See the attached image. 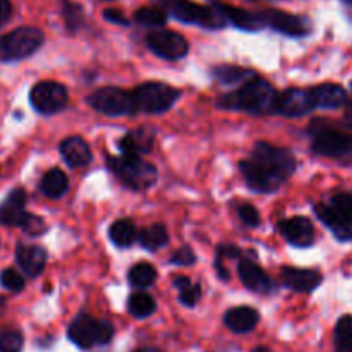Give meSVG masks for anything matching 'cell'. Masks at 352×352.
Segmentation results:
<instances>
[{
  "label": "cell",
  "mask_w": 352,
  "mask_h": 352,
  "mask_svg": "<svg viewBox=\"0 0 352 352\" xmlns=\"http://www.w3.org/2000/svg\"><path fill=\"white\" fill-rule=\"evenodd\" d=\"M67 337L79 349H91L95 346H105L112 340L113 327L107 320L93 318V316L78 315L67 329Z\"/></svg>",
  "instance_id": "9c48e42d"
},
{
  "label": "cell",
  "mask_w": 352,
  "mask_h": 352,
  "mask_svg": "<svg viewBox=\"0 0 352 352\" xmlns=\"http://www.w3.org/2000/svg\"><path fill=\"white\" fill-rule=\"evenodd\" d=\"M14 14L12 0H0V28L6 26Z\"/></svg>",
  "instance_id": "b9f144b4"
},
{
  "label": "cell",
  "mask_w": 352,
  "mask_h": 352,
  "mask_svg": "<svg viewBox=\"0 0 352 352\" xmlns=\"http://www.w3.org/2000/svg\"><path fill=\"white\" fill-rule=\"evenodd\" d=\"M0 285L10 292H21L24 289V277L14 268H6L0 272Z\"/></svg>",
  "instance_id": "d590c367"
},
{
  "label": "cell",
  "mask_w": 352,
  "mask_h": 352,
  "mask_svg": "<svg viewBox=\"0 0 352 352\" xmlns=\"http://www.w3.org/2000/svg\"><path fill=\"white\" fill-rule=\"evenodd\" d=\"M134 23L140 24V26L150 28V30H164V26L168 21V14L162 9L158 3L153 6H144L134 12L133 16Z\"/></svg>",
  "instance_id": "83f0119b"
},
{
  "label": "cell",
  "mask_w": 352,
  "mask_h": 352,
  "mask_svg": "<svg viewBox=\"0 0 352 352\" xmlns=\"http://www.w3.org/2000/svg\"><path fill=\"white\" fill-rule=\"evenodd\" d=\"M45 45V33L38 26H19L0 36V62H19L36 54Z\"/></svg>",
  "instance_id": "8992f818"
},
{
  "label": "cell",
  "mask_w": 352,
  "mask_h": 352,
  "mask_svg": "<svg viewBox=\"0 0 352 352\" xmlns=\"http://www.w3.org/2000/svg\"><path fill=\"white\" fill-rule=\"evenodd\" d=\"M174 285L179 291V299L184 306H196V302L201 298V285L191 282V278L184 277V275H179L174 278Z\"/></svg>",
  "instance_id": "d6a6232c"
},
{
  "label": "cell",
  "mask_w": 352,
  "mask_h": 352,
  "mask_svg": "<svg viewBox=\"0 0 352 352\" xmlns=\"http://www.w3.org/2000/svg\"><path fill=\"white\" fill-rule=\"evenodd\" d=\"M30 102L41 116H54L62 112L67 105V88L57 81H40L31 88Z\"/></svg>",
  "instance_id": "8fae6325"
},
{
  "label": "cell",
  "mask_w": 352,
  "mask_h": 352,
  "mask_svg": "<svg viewBox=\"0 0 352 352\" xmlns=\"http://www.w3.org/2000/svg\"><path fill=\"white\" fill-rule=\"evenodd\" d=\"M237 215H239L241 222L248 227H258L261 223L260 213H258V210L254 208L253 205H250V203L241 205L239 208H237Z\"/></svg>",
  "instance_id": "74e56055"
},
{
  "label": "cell",
  "mask_w": 352,
  "mask_h": 352,
  "mask_svg": "<svg viewBox=\"0 0 352 352\" xmlns=\"http://www.w3.org/2000/svg\"><path fill=\"white\" fill-rule=\"evenodd\" d=\"M241 250L236 244H220L217 250V260H239Z\"/></svg>",
  "instance_id": "60d3db41"
},
{
  "label": "cell",
  "mask_w": 352,
  "mask_h": 352,
  "mask_svg": "<svg viewBox=\"0 0 352 352\" xmlns=\"http://www.w3.org/2000/svg\"><path fill=\"white\" fill-rule=\"evenodd\" d=\"M129 284L136 289H146L157 280V268L150 263H138L129 270Z\"/></svg>",
  "instance_id": "1f68e13d"
},
{
  "label": "cell",
  "mask_w": 352,
  "mask_h": 352,
  "mask_svg": "<svg viewBox=\"0 0 352 352\" xmlns=\"http://www.w3.org/2000/svg\"><path fill=\"white\" fill-rule=\"evenodd\" d=\"M16 261L28 277L34 278L47 265V251L36 244H19L16 248Z\"/></svg>",
  "instance_id": "d6986e66"
},
{
  "label": "cell",
  "mask_w": 352,
  "mask_h": 352,
  "mask_svg": "<svg viewBox=\"0 0 352 352\" xmlns=\"http://www.w3.org/2000/svg\"><path fill=\"white\" fill-rule=\"evenodd\" d=\"M138 229L134 222L127 219L116 220L109 229V237L117 248H129L138 239Z\"/></svg>",
  "instance_id": "f1b7e54d"
},
{
  "label": "cell",
  "mask_w": 352,
  "mask_h": 352,
  "mask_svg": "<svg viewBox=\"0 0 352 352\" xmlns=\"http://www.w3.org/2000/svg\"><path fill=\"white\" fill-rule=\"evenodd\" d=\"M146 47L164 60H181L189 54V43L181 33L172 30H155L146 34Z\"/></svg>",
  "instance_id": "4fadbf2b"
},
{
  "label": "cell",
  "mask_w": 352,
  "mask_h": 352,
  "mask_svg": "<svg viewBox=\"0 0 352 352\" xmlns=\"http://www.w3.org/2000/svg\"><path fill=\"white\" fill-rule=\"evenodd\" d=\"M195 261L196 254L189 246H182L181 250L175 251L170 258V263L177 265V267H191V265H195Z\"/></svg>",
  "instance_id": "f35d334b"
},
{
  "label": "cell",
  "mask_w": 352,
  "mask_h": 352,
  "mask_svg": "<svg viewBox=\"0 0 352 352\" xmlns=\"http://www.w3.org/2000/svg\"><path fill=\"white\" fill-rule=\"evenodd\" d=\"M155 3H158L168 14V17H174L182 24H191L212 31L229 26L219 9L212 3H199L195 0H155Z\"/></svg>",
  "instance_id": "3957f363"
},
{
  "label": "cell",
  "mask_w": 352,
  "mask_h": 352,
  "mask_svg": "<svg viewBox=\"0 0 352 352\" xmlns=\"http://www.w3.org/2000/svg\"><path fill=\"white\" fill-rule=\"evenodd\" d=\"M311 150L322 157L352 162V136L318 120L311 126Z\"/></svg>",
  "instance_id": "52a82bcc"
},
{
  "label": "cell",
  "mask_w": 352,
  "mask_h": 352,
  "mask_svg": "<svg viewBox=\"0 0 352 352\" xmlns=\"http://www.w3.org/2000/svg\"><path fill=\"white\" fill-rule=\"evenodd\" d=\"M19 227L23 229L24 234H28V236L36 237L43 236V234L47 232V223H45V220L41 219V217L33 215V213H26Z\"/></svg>",
  "instance_id": "8d00e7d4"
},
{
  "label": "cell",
  "mask_w": 352,
  "mask_h": 352,
  "mask_svg": "<svg viewBox=\"0 0 352 352\" xmlns=\"http://www.w3.org/2000/svg\"><path fill=\"white\" fill-rule=\"evenodd\" d=\"M24 346V337L19 330H0V352H21Z\"/></svg>",
  "instance_id": "e575fe53"
},
{
  "label": "cell",
  "mask_w": 352,
  "mask_h": 352,
  "mask_svg": "<svg viewBox=\"0 0 352 352\" xmlns=\"http://www.w3.org/2000/svg\"><path fill=\"white\" fill-rule=\"evenodd\" d=\"M337 352H347L352 344V315H346L337 322L336 332H333Z\"/></svg>",
  "instance_id": "836d02e7"
},
{
  "label": "cell",
  "mask_w": 352,
  "mask_h": 352,
  "mask_svg": "<svg viewBox=\"0 0 352 352\" xmlns=\"http://www.w3.org/2000/svg\"><path fill=\"white\" fill-rule=\"evenodd\" d=\"M69 189V179L60 168H52L47 174L41 177L40 182V191L43 192L47 198L58 199L67 192Z\"/></svg>",
  "instance_id": "4316f807"
},
{
  "label": "cell",
  "mask_w": 352,
  "mask_h": 352,
  "mask_svg": "<svg viewBox=\"0 0 352 352\" xmlns=\"http://www.w3.org/2000/svg\"><path fill=\"white\" fill-rule=\"evenodd\" d=\"M212 76L217 82L226 86L239 85V82H248L251 79L256 78V72L253 69L243 67V65H234V64H222L215 65L212 69Z\"/></svg>",
  "instance_id": "d4e9b609"
},
{
  "label": "cell",
  "mask_w": 352,
  "mask_h": 352,
  "mask_svg": "<svg viewBox=\"0 0 352 352\" xmlns=\"http://www.w3.org/2000/svg\"><path fill=\"white\" fill-rule=\"evenodd\" d=\"M251 352H270V349H268V347L260 346V347H254V349L251 351Z\"/></svg>",
  "instance_id": "ee69618b"
},
{
  "label": "cell",
  "mask_w": 352,
  "mask_h": 352,
  "mask_svg": "<svg viewBox=\"0 0 352 352\" xmlns=\"http://www.w3.org/2000/svg\"><path fill=\"white\" fill-rule=\"evenodd\" d=\"M157 309V301L153 296L144 294V292H138L133 294L127 301V311L134 316V318H148Z\"/></svg>",
  "instance_id": "4dcf8cb0"
},
{
  "label": "cell",
  "mask_w": 352,
  "mask_h": 352,
  "mask_svg": "<svg viewBox=\"0 0 352 352\" xmlns=\"http://www.w3.org/2000/svg\"><path fill=\"white\" fill-rule=\"evenodd\" d=\"M296 158L285 148L258 141L250 158L241 160L239 170L248 188L254 192H275L296 172Z\"/></svg>",
  "instance_id": "6da1fadb"
},
{
  "label": "cell",
  "mask_w": 352,
  "mask_h": 352,
  "mask_svg": "<svg viewBox=\"0 0 352 352\" xmlns=\"http://www.w3.org/2000/svg\"><path fill=\"white\" fill-rule=\"evenodd\" d=\"M260 322V315L254 308L250 306H237L229 309L223 316V323L234 333H248L254 329Z\"/></svg>",
  "instance_id": "cb8c5ba5"
},
{
  "label": "cell",
  "mask_w": 352,
  "mask_h": 352,
  "mask_svg": "<svg viewBox=\"0 0 352 352\" xmlns=\"http://www.w3.org/2000/svg\"><path fill=\"white\" fill-rule=\"evenodd\" d=\"M28 195L24 189L16 188L0 203V223L9 227H19L26 215Z\"/></svg>",
  "instance_id": "ac0fdd59"
},
{
  "label": "cell",
  "mask_w": 352,
  "mask_h": 352,
  "mask_svg": "<svg viewBox=\"0 0 352 352\" xmlns=\"http://www.w3.org/2000/svg\"><path fill=\"white\" fill-rule=\"evenodd\" d=\"M309 91H311L315 109H340L347 102L346 89L339 85H333V82L318 85L309 89Z\"/></svg>",
  "instance_id": "7402d4cb"
},
{
  "label": "cell",
  "mask_w": 352,
  "mask_h": 352,
  "mask_svg": "<svg viewBox=\"0 0 352 352\" xmlns=\"http://www.w3.org/2000/svg\"><path fill=\"white\" fill-rule=\"evenodd\" d=\"M280 275L282 282L296 292H313L323 282L320 272L308 270V268L284 267Z\"/></svg>",
  "instance_id": "ffe728a7"
},
{
  "label": "cell",
  "mask_w": 352,
  "mask_h": 352,
  "mask_svg": "<svg viewBox=\"0 0 352 352\" xmlns=\"http://www.w3.org/2000/svg\"><path fill=\"white\" fill-rule=\"evenodd\" d=\"M278 93L274 86L261 78H254L244 82L234 91L220 96L217 105L223 110H234V112H246L251 116H265L274 113L277 105Z\"/></svg>",
  "instance_id": "7a4b0ae2"
},
{
  "label": "cell",
  "mask_w": 352,
  "mask_h": 352,
  "mask_svg": "<svg viewBox=\"0 0 352 352\" xmlns=\"http://www.w3.org/2000/svg\"><path fill=\"white\" fill-rule=\"evenodd\" d=\"M60 16L64 19V26L69 34H76L86 26V12L82 3L76 0H58Z\"/></svg>",
  "instance_id": "484cf974"
},
{
  "label": "cell",
  "mask_w": 352,
  "mask_h": 352,
  "mask_svg": "<svg viewBox=\"0 0 352 352\" xmlns=\"http://www.w3.org/2000/svg\"><path fill=\"white\" fill-rule=\"evenodd\" d=\"M344 3H346V6H349V7H352V0H342Z\"/></svg>",
  "instance_id": "bcb514c9"
},
{
  "label": "cell",
  "mask_w": 352,
  "mask_h": 352,
  "mask_svg": "<svg viewBox=\"0 0 352 352\" xmlns=\"http://www.w3.org/2000/svg\"><path fill=\"white\" fill-rule=\"evenodd\" d=\"M347 352H352V344H351V347H349V351H347Z\"/></svg>",
  "instance_id": "c3c4849f"
},
{
  "label": "cell",
  "mask_w": 352,
  "mask_h": 352,
  "mask_svg": "<svg viewBox=\"0 0 352 352\" xmlns=\"http://www.w3.org/2000/svg\"><path fill=\"white\" fill-rule=\"evenodd\" d=\"M320 222L332 230L339 241L352 239V195L337 192L329 201L313 206Z\"/></svg>",
  "instance_id": "5b68a950"
},
{
  "label": "cell",
  "mask_w": 352,
  "mask_h": 352,
  "mask_svg": "<svg viewBox=\"0 0 352 352\" xmlns=\"http://www.w3.org/2000/svg\"><path fill=\"white\" fill-rule=\"evenodd\" d=\"M251 3H256V2H274V0H248Z\"/></svg>",
  "instance_id": "f6af8a7d"
},
{
  "label": "cell",
  "mask_w": 352,
  "mask_h": 352,
  "mask_svg": "<svg viewBox=\"0 0 352 352\" xmlns=\"http://www.w3.org/2000/svg\"><path fill=\"white\" fill-rule=\"evenodd\" d=\"M103 2H116V0H103Z\"/></svg>",
  "instance_id": "7dc6e473"
},
{
  "label": "cell",
  "mask_w": 352,
  "mask_h": 352,
  "mask_svg": "<svg viewBox=\"0 0 352 352\" xmlns=\"http://www.w3.org/2000/svg\"><path fill=\"white\" fill-rule=\"evenodd\" d=\"M107 165L116 174V177L133 191H146L158 179L157 167L141 157H126V155L112 157L110 155L107 158Z\"/></svg>",
  "instance_id": "277c9868"
},
{
  "label": "cell",
  "mask_w": 352,
  "mask_h": 352,
  "mask_svg": "<svg viewBox=\"0 0 352 352\" xmlns=\"http://www.w3.org/2000/svg\"><path fill=\"white\" fill-rule=\"evenodd\" d=\"M58 151H60L65 164L72 168L86 167L93 158L89 144L81 136H71L64 140L58 146Z\"/></svg>",
  "instance_id": "44dd1931"
},
{
  "label": "cell",
  "mask_w": 352,
  "mask_h": 352,
  "mask_svg": "<svg viewBox=\"0 0 352 352\" xmlns=\"http://www.w3.org/2000/svg\"><path fill=\"white\" fill-rule=\"evenodd\" d=\"M351 88H352V85H351Z\"/></svg>",
  "instance_id": "681fc988"
},
{
  "label": "cell",
  "mask_w": 352,
  "mask_h": 352,
  "mask_svg": "<svg viewBox=\"0 0 352 352\" xmlns=\"http://www.w3.org/2000/svg\"><path fill=\"white\" fill-rule=\"evenodd\" d=\"M102 16H103V19L107 21V23L116 24V26H124V28L131 26V21L127 19L126 14H124L120 9H113V7H109V9H103Z\"/></svg>",
  "instance_id": "ab89813d"
},
{
  "label": "cell",
  "mask_w": 352,
  "mask_h": 352,
  "mask_svg": "<svg viewBox=\"0 0 352 352\" xmlns=\"http://www.w3.org/2000/svg\"><path fill=\"white\" fill-rule=\"evenodd\" d=\"M280 236L296 248H309L315 241V227L308 217H291L277 223Z\"/></svg>",
  "instance_id": "2e32d148"
},
{
  "label": "cell",
  "mask_w": 352,
  "mask_h": 352,
  "mask_svg": "<svg viewBox=\"0 0 352 352\" xmlns=\"http://www.w3.org/2000/svg\"><path fill=\"white\" fill-rule=\"evenodd\" d=\"M138 241L141 246L148 251H158L160 248L167 246L168 244V232L165 226L162 223H155V226L144 227L138 234Z\"/></svg>",
  "instance_id": "f546056e"
},
{
  "label": "cell",
  "mask_w": 352,
  "mask_h": 352,
  "mask_svg": "<svg viewBox=\"0 0 352 352\" xmlns=\"http://www.w3.org/2000/svg\"><path fill=\"white\" fill-rule=\"evenodd\" d=\"M134 352H164V351L157 349V347H141V349H136Z\"/></svg>",
  "instance_id": "7bdbcfd3"
},
{
  "label": "cell",
  "mask_w": 352,
  "mask_h": 352,
  "mask_svg": "<svg viewBox=\"0 0 352 352\" xmlns=\"http://www.w3.org/2000/svg\"><path fill=\"white\" fill-rule=\"evenodd\" d=\"M315 109L313 96L309 89L289 88L282 91L277 98L275 112L284 117H302Z\"/></svg>",
  "instance_id": "9a60e30c"
},
{
  "label": "cell",
  "mask_w": 352,
  "mask_h": 352,
  "mask_svg": "<svg viewBox=\"0 0 352 352\" xmlns=\"http://www.w3.org/2000/svg\"><path fill=\"white\" fill-rule=\"evenodd\" d=\"M212 6H215L219 9V12L222 14L223 19L227 21V24L234 26L236 30L248 31V33H256V31L265 30V19L263 12L261 10H248L243 7L230 6V3L222 2V0H212Z\"/></svg>",
  "instance_id": "5bb4252c"
},
{
  "label": "cell",
  "mask_w": 352,
  "mask_h": 352,
  "mask_svg": "<svg viewBox=\"0 0 352 352\" xmlns=\"http://www.w3.org/2000/svg\"><path fill=\"white\" fill-rule=\"evenodd\" d=\"M237 274H239V278L244 287L250 289L251 292H256V294H272L275 291L274 280L253 260H248V258L241 260L239 267H237Z\"/></svg>",
  "instance_id": "e0dca14e"
},
{
  "label": "cell",
  "mask_w": 352,
  "mask_h": 352,
  "mask_svg": "<svg viewBox=\"0 0 352 352\" xmlns=\"http://www.w3.org/2000/svg\"><path fill=\"white\" fill-rule=\"evenodd\" d=\"M155 136L148 129H136L127 133L122 140L119 141L120 155L126 157H140V155L150 153L153 148Z\"/></svg>",
  "instance_id": "603a6c76"
},
{
  "label": "cell",
  "mask_w": 352,
  "mask_h": 352,
  "mask_svg": "<svg viewBox=\"0 0 352 352\" xmlns=\"http://www.w3.org/2000/svg\"><path fill=\"white\" fill-rule=\"evenodd\" d=\"M86 102L96 112L109 117L131 116V113L136 112L133 95L120 88H113V86H103V88L96 89L88 96Z\"/></svg>",
  "instance_id": "30bf717a"
},
{
  "label": "cell",
  "mask_w": 352,
  "mask_h": 352,
  "mask_svg": "<svg viewBox=\"0 0 352 352\" xmlns=\"http://www.w3.org/2000/svg\"><path fill=\"white\" fill-rule=\"evenodd\" d=\"M265 26L289 38H306L313 33V23L308 16L292 14L282 9H263Z\"/></svg>",
  "instance_id": "7c38bea8"
},
{
  "label": "cell",
  "mask_w": 352,
  "mask_h": 352,
  "mask_svg": "<svg viewBox=\"0 0 352 352\" xmlns=\"http://www.w3.org/2000/svg\"><path fill=\"white\" fill-rule=\"evenodd\" d=\"M134 110L143 113H164L181 98V91L165 82L150 81L131 91Z\"/></svg>",
  "instance_id": "ba28073f"
}]
</instances>
